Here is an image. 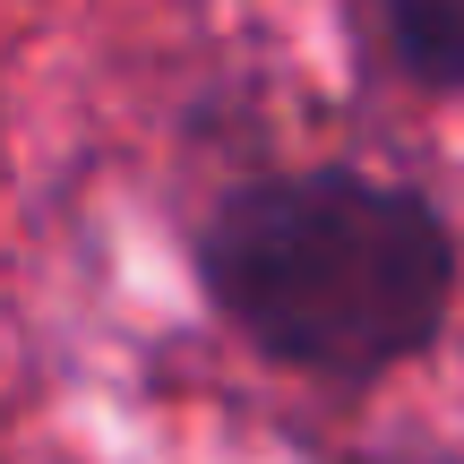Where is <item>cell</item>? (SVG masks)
Wrapping results in <instances>:
<instances>
[{
	"label": "cell",
	"mask_w": 464,
	"mask_h": 464,
	"mask_svg": "<svg viewBox=\"0 0 464 464\" xmlns=\"http://www.w3.org/2000/svg\"><path fill=\"white\" fill-rule=\"evenodd\" d=\"M335 464H464V448H353Z\"/></svg>",
	"instance_id": "3957f363"
},
{
	"label": "cell",
	"mask_w": 464,
	"mask_h": 464,
	"mask_svg": "<svg viewBox=\"0 0 464 464\" xmlns=\"http://www.w3.org/2000/svg\"><path fill=\"white\" fill-rule=\"evenodd\" d=\"M344 44L370 78H396L413 95H464V0H370L344 9Z\"/></svg>",
	"instance_id": "7a4b0ae2"
},
{
	"label": "cell",
	"mask_w": 464,
	"mask_h": 464,
	"mask_svg": "<svg viewBox=\"0 0 464 464\" xmlns=\"http://www.w3.org/2000/svg\"><path fill=\"white\" fill-rule=\"evenodd\" d=\"M207 310L258 362L379 387L448 335L464 241L430 189L362 164H276L216 189L189 224Z\"/></svg>",
	"instance_id": "6da1fadb"
}]
</instances>
